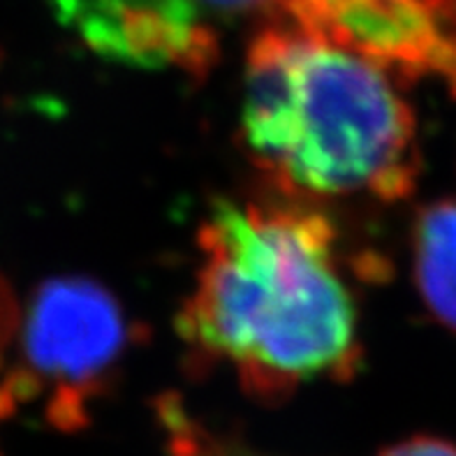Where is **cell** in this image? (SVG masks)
<instances>
[{"label":"cell","mask_w":456,"mask_h":456,"mask_svg":"<svg viewBox=\"0 0 456 456\" xmlns=\"http://www.w3.org/2000/svg\"><path fill=\"white\" fill-rule=\"evenodd\" d=\"M202 266L179 334L200 362L237 373L257 399L359 364L357 308L327 218L297 204L218 200L200 230Z\"/></svg>","instance_id":"cell-1"},{"label":"cell","mask_w":456,"mask_h":456,"mask_svg":"<svg viewBox=\"0 0 456 456\" xmlns=\"http://www.w3.org/2000/svg\"><path fill=\"white\" fill-rule=\"evenodd\" d=\"M241 142L289 197L394 202L419 172L415 116L392 72L278 23L257 30L246 53Z\"/></svg>","instance_id":"cell-2"},{"label":"cell","mask_w":456,"mask_h":456,"mask_svg":"<svg viewBox=\"0 0 456 456\" xmlns=\"http://www.w3.org/2000/svg\"><path fill=\"white\" fill-rule=\"evenodd\" d=\"M126 347V315L102 285L84 276L52 278L35 292L23 320L26 370L17 376V392H49L52 422L77 428Z\"/></svg>","instance_id":"cell-3"},{"label":"cell","mask_w":456,"mask_h":456,"mask_svg":"<svg viewBox=\"0 0 456 456\" xmlns=\"http://www.w3.org/2000/svg\"><path fill=\"white\" fill-rule=\"evenodd\" d=\"M88 45L126 63L204 69L216 53L214 30L191 0L69 3Z\"/></svg>","instance_id":"cell-4"},{"label":"cell","mask_w":456,"mask_h":456,"mask_svg":"<svg viewBox=\"0 0 456 456\" xmlns=\"http://www.w3.org/2000/svg\"><path fill=\"white\" fill-rule=\"evenodd\" d=\"M412 248L424 306L443 327L456 331V197L419 211Z\"/></svg>","instance_id":"cell-5"},{"label":"cell","mask_w":456,"mask_h":456,"mask_svg":"<svg viewBox=\"0 0 456 456\" xmlns=\"http://www.w3.org/2000/svg\"><path fill=\"white\" fill-rule=\"evenodd\" d=\"M202 14L218 17H265L266 26L281 23L285 19L292 0H191Z\"/></svg>","instance_id":"cell-6"},{"label":"cell","mask_w":456,"mask_h":456,"mask_svg":"<svg viewBox=\"0 0 456 456\" xmlns=\"http://www.w3.org/2000/svg\"><path fill=\"white\" fill-rule=\"evenodd\" d=\"M382 456H456V445L450 440L419 436V438H411L389 447Z\"/></svg>","instance_id":"cell-7"},{"label":"cell","mask_w":456,"mask_h":456,"mask_svg":"<svg viewBox=\"0 0 456 456\" xmlns=\"http://www.w3.org/2000/svg\"><path fill=\"white\" fill-rule=\"evenodd\" d=\"M183 456H257V454H248V452H239V450H195L191 454Z\"/></svg>","instance_id":"cell-8"},{"label":"cell","mask_w":456,"mask_h":456,"mask_svg":"<svg viewBox=\"0 0 456 456\" xmlns=\"http://www.w3.org/2000/svg\"><path fill=\"white\" fill-rule=\"evenodd\" d=\"M5 412H7V396H5V392L0 389V417L5 415Z\"/></svg>","instance_id":"cell-9"}]
</instances>
